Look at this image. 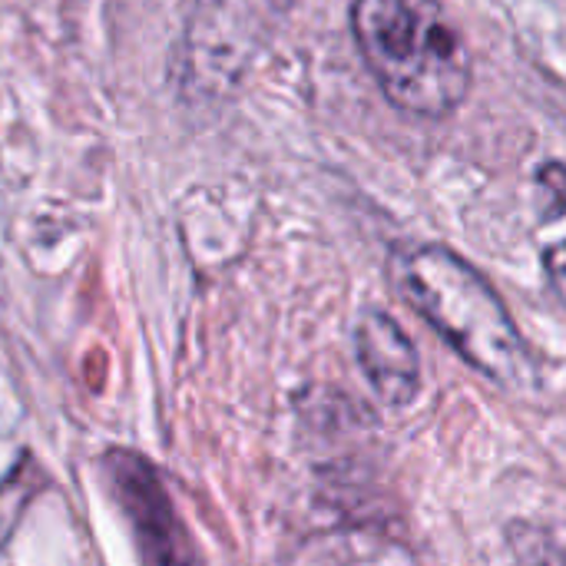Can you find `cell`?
<instances>
[{
  "mask_svg": "<svg viewBox=\"0 0 566 566\" xmlns=\"http://www.w3.org/2000/svg\"><path fill=\"white\" fill-rule=\"evenodd\" d=\"M352 27L368 70L398 109L434 119L468 99L471 46L441 0H355Z\"/></svg>",
  "mask_w": 566,
  "mask_h": 566,
  "instance_id": "obj_1",
  "label": "cell"
},
{
  "mask_svg": "<svg viewBox=\"0 0 566 566\" xmlns=\"http://www.w3.org/2000/svg\"><path fill=\"white\" fill-rule=\"evenodd\" d=\"M408 305L478 371L514 385L527 371L524 342L481 272L444 245H418L395 259Z\"/></svg>",
  "mask_w": 566,
  "mask_h": 566,
  "instance_id": "obj_2",
  "label": "cell"
},
{
  "mask_svg": "<svg viewBox=\"0 0 566 566\" xmlns=\"http://www.w3.org/2000/svg\"><path fill=\"white\" fill-rule=\"evenodd\" d=\"M109 494L126 514L143 566H199L189 531L182 527L153 464L129 451H113L103 461Z\"/></svg>",
  "mask_w": 566,
  "mask_h": 566,
  "instance_id": "obj_3",
  "label": "cell"
},
{
  "mask_svg": "<svg viewBox=\"0 0 566 566\" xmlns=\"http://www.w3.org/2000/svg\"><path fill=\"white\" fill-rule=\"evenodd\" d=\"M355 352L368 385L385 405H408L421 385V365L411 338L385 312H365L355 328Z\"/></svg>",
  "mask_w": 566,
  "mask_h": 566,
  "instance_id": "obj_4",
  "label": "cell"
},
{
  "mask_svg": "<svg viewBox=\"0 0 566 566\" xmlns=\"http://www.w3.org/2000/svg\"><path fill=\"white\" fill-rule=\"evenodd\" d=\"M544 269H547V279H551L554 292L560 295V302L566 305V242L554 245V249H547V255H544Z\"/></svg>",
  "mask_w": 566,
  "mask_h": 566,
  "instance_id": "obj_5",
  "label": "cell"
},
{
  "mask_svg": "<svg viewBox=\"0 0 566 566\" xmlns=\"http://www.w3.org/2000/svg\"><path fill=\"white\" fill-rule=\"evenodd\" d=\"M551 566H566V560H560V564H551Z\"/></svg>",
  "mask_w": 566,
  "mask_h": 566,
  "instance_id": "obj_6",
  "label": "cell"
}]
</instances>
